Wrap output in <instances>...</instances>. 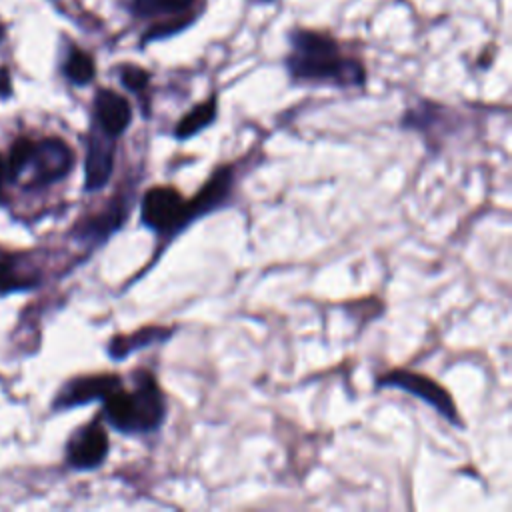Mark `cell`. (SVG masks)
<instances>
[{
  "label": "cell",
  "instance_id": "obj_18",
  "mask_svg": "<svg viewBox=\"0 0 512 512\" xmlns=\"http://www.w3.org/2000/svg\"><path fill=\"white\" fill-rule=\"evenodd\" d=\"M10 94V74L6 68H0V96Z\"/></svg>",
  "mask_w": 512,
  "mask_h": 512
},
{
  "label": "cell",
  "instance_id": "obj_13",
  "mask_svg": "<svg viewBox=\"0 0 512 512\" xmlns=\"http://www.w3.org/2000/svg\"><path fill=\"white\" fill-rule=\"evenodd\" d=\"M64 74L72 84H78V86L92 82V78L96 74L92 56L80 48H72L66 58V64H64Z\"/></svg>",
  "mask_w": 512,
  "mask_h": 512
},
{
  "label": "cell",
  "instance_id": "obj_17",
  "mask_svg": "<svg viewBox=\"0 0 512 512\" xmlns=\"http://www.w3.org/2000/svg\"><path fill=\"white\" fill-rule=\"evenodd\" d=\"M32 282H26L22 278L16 276V272L8 266V264H0V292H10V290H18L24 286H30Z\"/></svg>",
  "mask_w": 512,
  "mask_h": 512
},
{
  "label": "cell",
  "instance_id": "obj_4",
  "mask_svg": "<svg viewBox=\"0 0 512 512\" xmlns=\"http://www.w3.org/2000/svg\"><path fill=\"white\" fill-rule=\"evenodd\" d=\"M376 388H396L402 390L430 408H434L446 422L454 428H464V420L460 418L458 406L452 394L434 378L422 372H414L408 368H392L380 376H376Z\"/></svg>",
  "mask_w": 512,
  "mask_h": 512
},
{
  "label": "cell",
  "instance_id": "obj_9",
  "mask_svg": "<svg viewBox=\"0 0 512 512\" xmlns=\"http://www.w3.org/2000/svg\"><path fill=\"white\" fill-rule=\"evenodd\" d=\"M132 104L110 88H100L94 96V128L120 140L132 124Z\"/></svg>",
  "mask_w": 512,
  "mask_h": 512
},
{
  "label": "cell",
  "instance_id": "obj_7",
  "mask_svg": "<svg viewBox=\"0 0 512 512\" xmlns=\"http://www.w3.org/2000/svg\"><path fill=\"white\" fill-rule=\"evenodd\" d=\"M120 384H122V378L112 372L78 376L64 384V388L60 390V394L54 400V408L66 410V408H74V406H86L96 400L102 402Z\"/></svg>",
  "mask_w": 512,
  "mask_h": 512
},
{
  "label": "cell",
  "instance_id": "obj_11",
  "mask_svg": "<svg viewBox=\"0 0 512 512\" xmlns=\"http://www.w3.org/2000/svg\"><path fill=\"white\" fill-rule=\"evenodd\" d=\"M176 332V326H164V324H146L130 334H116L110 338L106 352L112 360H124L134 352H140L144 348H152L158 344L168 342Z\"/></svg>",
  "mask_w": 512,
  "mask_h": 512
},
{
  "label": "cell",
  "instance_id": "obj_12",
  "mask_svg": "<svg viewBox=\"0 0 512 512\" xmlns=\"http://www.w3.org/2000/svg\"><path fill=\"white\" fill-rule=\"evenodd\" d=\"M218 116V98L212 94L206 100L198 102L196 106H192L174 126V138L184 142L190 140L192 136L200 134L202 130H206L208 126L214 124Z\"/></svg>",
  "mask_w": 512,
  "mask_h": 512
},
{
  "label": "cell",
  "instance_id": "obj_3",
  "mask_svg": "<svg viewBox=\"0 0 512 512\" xmlns=\"http://www.w3.org/2000/svg\"><path fill=\"white\" fill-rule=\"evenodd\" d=\"M292 78L306 82H332L336 86H362L364 66L340 54L338 44L318 32L298 30L292 34V54L286 58Z\"/></svg>",
  "mask_w": 512,
  "mask_h": 512
},
{
  "label": "cell",
  "instance_id": "obj_20",
  "mask_svg": "<svg viewBox=\"0 0 512 512\" xmlns=\"http://www.w3.org/2000/svg\"><path fill=\"white\" fill-rule=\"evenodd\" d=\"M0 38H2V28H0Z\"/></svg>",
  "mask_w": 512,
  "mask_h": 512
},
{
  "label": "cell",
  "instance_id": "obj_1",
  "mask_svg": "<svg viewBox=\"0 0 512 512\" xmlns=\"http://www.w3.org/2000/svg\"><path fill=\"white\" fill-rule=\"evenodd\" d=\"M234 182L236 166L220 164L212 170L210 178L192 198H186L178 188L168 184H156L146 188L140 198V224L148 228L158 240V246L146 270L186 228H190L196 220L226 206L232 198Z\"/></svg>",
  "mask_w": 512,
  "mask_h": 512
},
{
  "label": "cell",
  "instance_id": "obj_5",
  "mask_svg": "<svg viewBox=\"0 0 512 512\" xmlns=\"http://www.w3.org/2000/svg\"><path fill=\"white\" fill-rule=\"evenodd\" d=\"M110 452V438L102 420L96 418L90 424L78 428L68 442L66 460L76 470H94L102 466Z\"/></svg>",
  "mask_w": 512,
  "mask_h": 512
},
{
  "label": "cell",
  "instance_id": "obj_10",
  "mask_svg": "<svg viewBox=\"0 0 512 512\" xmlns=\"http://www.w3.org/2000/svg\"><path fill=\"white\" fill-rule=\"evenodd\" d=\"M130 210H132V198L128 196V192L114 196L104 210H100L98 214L82 222V226L78 228L80 238L92 244L106 242L114 232H118L124 226L126 218L130 216Z\"/></svg>",
  "mask_w": 512,
  "mask_h": 512
},
{
  "label": "cell",
  "instance_id": "obj_2",
  "mask_svg": "<svg viewBox=\"0 0 512 512\" xmlns=\"http://www.w3.org/2000/svg\"><path fill=\"white\" fill-rule=\"evenodd\" d=\"M102 418L120 434L148 436L156 434L168 416V398L156 374L138 366L132 372V386L124 382L102 400Z\"/></svg>",
  "mask_w": 512,
  "mask_h": 512
},
{
  "label": "cell",
  "instance_id": "obj_19",
  "mask_svg": "<svg viewBox=\"0 0 512 512\" xmlns=\"http://www.w3.org/2000/svg\"><path fill=\"white\" fill-rule=\"evenodd\" d=\"M8 178V166H6V160L0 156V196H2V186Z\"/></svg>",
  "mask_w": 512,
  "mask_h": 512
},
{
  "label": "cell",
  "instance_id": "obj_6",
  "mask_svg": "<svg viewBox=\"0 0 512 512\" xmlns=\"http://www.w3.org/2000/svg\"><path fill=\"white\" fill-rule=\"evenodd\" d=\"M116 148H118L116 138L100 132L98 128L92 130V134L88 136L86 160H84L86 192H98L110 182L114 164H116Z\"/></svg>",
  "mask_w": 512,
  "mask_h": 512
},
{
  "label": "cell",
  "instance_id": "obj_16",
  "mask_svg": "<svg viewBox=\"0 0 512 512\" xmlns=\"http://www.w3.org/2000/svg\"><path fill=\"white\" fill-rule=\"evenodd\" d=\"M120 82L124 88H128L130 92L134 94H142L148 84H150V72L140 68V66H134V64H126L120 68Z\"/></svg>",
  "mask_w": 512,
  "mask_h": 512
},
{
  "label": "cell",
  "instance_id": "obj_14",
  "mask_svg": "<svg viewBox=\"0 0 512 512\" xmlns=\"http://www.w3.org/2000/svg\"><path fill=\"white\" fill-rule=\"evenodd\" d=\"M34 146H36V142L28 140V138H20V140L14 142V146L10 148L8 160H6L10 178H16L30 164L32 154H34Z\"/></svg>",
  "mask_w": 512,
  "mask_h": 512
},
{
  "label": "cell",
  "instance_id": "obj_8",
  "mask_svg": "<svg viewBox=\"0 0 512 512\" xmlns=\"http://www.w3.org/2000/svg\"><path fill=\"white\" fill-rule=\"evenodd\" d=\"M30 164H34V182L52 184L64 178L74 166L72 148L60 138H46L34 146Z\"/></svg>",
  "mask_w": 512,
  "mask_h": 512
},
{
  "label": "cell",
  "instance_id": "obj_15",
  "mask_svg": "<svg viewBox=\"0 0 512 512\" xmlns=\"http://www.w3.org/2000/svg\"><path fill=\"white\" fill-rule=\"evenodd\" d=\"M190 4L192 0H134V8L138 10V14H144V16L182 12Z\"/></svg>",
  "mask_w": 512,
  "mask_h": 512
}]
</instances>
